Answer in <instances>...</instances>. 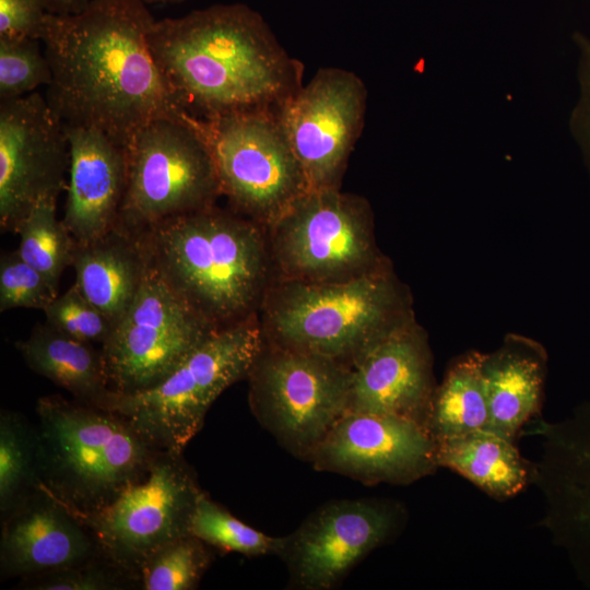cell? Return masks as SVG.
<instances>
[{
	"label": "cell",
	"instance_id": "cell-5",
	"mask_svg": "<svg viewBox=\"0 0 590 590\" xmlns=\"http://www.w3.org/2000/svg\"><path fill=\"white\" fill-rule=\"evenodd\" d=\"M36 414L37 487L75 517L107 507L161 452L107 409L52 394L38 399Z\"/></svg>",
	"mask_w": 590,
	"mask_h": 590
},
{
	"label": "cell",
	"instance_id": "cell-32",
	"mask_svg": "<svg viewBox=\"0 0 590 590\" xmlns=\"http://www.w3.org/2000/svg\"><path fill=\"white\" fill-rule=\"evenodd\" d=\"M57 296L58 287L25 262L17 250L1 256V312L14 308H33L44 311Z\"/></svg>",
	"mask_w": 590,
	"mask_h": 590
},
{
	"label": "cell",
	"instance_id": "cell-13",
	"mask_svg": "<svg viewBox=\"0 0 590 590\" xmlns=\"http://www.w3.org/2000/svg\"><path fill=\"white\" fill-rule=\"evenodd\" d=\"M64 123L38 92L0 101V227L19 233L31 210L67 188Z\"/></svg>",
	"mask_w": 590,
	"mask_h": 590
},
{
	"label": "cell",
	"instance_id": "cell-10",
	"mask_svg": "<svg viewBox=\"0 0 590 590\" xmlns=\"http://www.w3.org/2000/svg\"><path fill=\"white\" fill-rule=\"evenodd\" d=\"M351 371L333 359L263 340L247 376L250 409L287 451L309 460L346 412Z\"/></svg>",
	"mask_w": 590,
	"mask_h": 590
},
{
	"label": "cell",
	"instance_id": "cell-29",
	"mask_svg": "<svg viewBox=\"0 0 590 590\" xmlns=\"http://www.w3.org/2000/svg\"><path fill=\"white\" fill-rule=\"evenodd\" d=\"M209 545L188 534L163 545L142 565L140 589L192 590L210 566Z\"/></svg>",
	"mask_w": 590,
	"mask_h": 590
},
{
	"label": "cell",
	"instance_id": "cell-4",
	"mask_svg": "<svg viewBox=\"0 0 590 590\" xmlns=\"http://www.w3.org/2000/svg\"><path fill=\"white\" fill-rule=\"evenodd\" d=\"M258 318L266 342L350 368L415 319L411 294L391 264L341 282L273 280Z\"/></svg>",
	"mask_w": 590,
	"mask_h": 590
},
{
	"label": "cell",
	"instance_id": "cell-24",
	"mask_svg": "<svg viewBox=\"0 0 590 590\" xmlns=\"http://www.w3.org/2000/svg\"><path fill=\"white\" fill-rule=\"evenodd\" d=\"M436 461L496 498L514 496L529 482V464L514 440L489 429L436 441Z\"/></svg>",
	"mask_w": 590,
	"mask_h": 590
},
{
	"label": "cell",
	"instance_id": "cell-15",
	"mask_svg": "<svg viewBox=\"0 0 590 590\" xmlns=\"http://www.w3.org/2000/svg\"><path fill=\"white\" fill-rule=\"evenodd\" d=\"M399 505L381 499H337L323 504L290 535L279 556L293 587L331 590L401 524Z\"/></svg>",
	"mask_w": 590,
	"mask_h": 590
},
{
	"label": "cell",
	"instance_id": "cell-18",
	"mask_svg": "<svg viewBox=\"0 0 590 590\" xmlns=\"http://www.w3.org/2000/svg\"><path fill=\"white\" fill-rule=\"evenodd\" d=\"M101 554L88 529L40 487L2 519V578H28L85 562Z\"/></svg>",
	"mask_w": 590,
	"mask_h": 590
},
{
	"label": "cell",
	"instance_id": "cell-9",
	"mask_svg": "<svg viewBox=\"0 0 590 590\" xmlns=\"http://www.w3.org/2000/svg\"><path fill=\"white\" fill-rule=\"evenodd\" d=\"M233 211L264 228L310 190L278 110L193 118Z\"/></svg>",
	"mask_w": 590,
	"mask_h": 590
},
{
	"label": "cell",
	"instance_id": "cell-26",
	"mask_svg": "<svg viewBox=\"0 0 590 590\" xmlns=\"http://www.w3.org/2000/svg\"><path fill=\"white\" fill-rule=\"evenodd\" d=\"M36 429L22 415L0 414V511L1 519L14 511L37 487Z\"/></svg>",
	"mask_w": 590,
	"mask_h": 590
},
{
	"label": "cell",
	"instance_id": "cell-19",
	"mask_svg": "<svg viewBox=\"0 0 590 590\" xmlns=\"http://www.w3.org/2000/svg\"><path fill=\"white\" fill-rule=\"evenodd\" d=\"M64 127L71 160L62 222L76 244H86L119 222L127 185L126 148L98 129Z\"/></svg>",
	"mask_w": 590,
	"mask_h": 590
},
{
	"label": "cell",
	"instance_id": "cell-21",
	"mask_svg": "<svg viewBox=\"0 0 590 590\" xmlns=\"http://www.w3.org/2000/svg\"><path fill=\"white\" fill-rule=\"evenodd\" d=\"M149 264L141 233L117 225L93 241L75 243L74 284L114 328L132 304Z\"/></svg>",
	"mask_w": 590,
	"mask_h": 590
},
{
	"label": "cell",
	"instance_id": "cell-27",
	"mask_svg": "<svg viewBox=\"0 0 590 590\" xmlns=\"http://www.w3.org/2000/svg\"><path fill=\"white\" fill-rule=\"evenodd\" d=\"M56 200L37 203L22 222L16 249L21 258L39 271L52 285L72 266L75 240L56 215Z\"/></svg>",
	"mask_w": 590,
	"mask_h": 590
},
{
	"label": "cell",
	"instance_id": "cell-23",
	"mask_svg": "<svg viewBox=\"0 0 590 590\" xmlns=\"http://www.w3.org/2000/svg\"><path fill=\"white\" fill-rule=\"evenodd\" d=\"M26 365L68 391L74 400L99 406L111 390L102 350L48 323L37 324L15 344Z\"/></svg>",
	"mask_w": 590,
	"mask_h": 590
},
{
	"label": "cell",
	"instance_id": "cell-2",
	"mask_svg": "<svg viewBox=\"0 0 590 590\" xmlns=\"http://www.w3.org/2000/svg\"><path fill=\"white\" fill-rule=\"evenodd\" d=\"M149 43L176 105L193 118L278 110L303 85V64L244 3L155 20Z\"/></svg>",
	"mask_w": 590,
	"mask_h": 590
},
{
	"label": "cell",
	"instance_id": "cell-35",
	"mask_svg": "<svg viewBox=\"0 0 590 590\" xmlns=\"http://www.w3.org/2000/svg\"><path fill=\"white\" fill-rule=\"evenodd\" d=\"M48 11L54 14H75L84 10L91 0H45Z\"/></svg>",
	"mask_w": 590,
	"mask_h": 590
},
{
	"label": "cell",
	"instance_id": "cell-31",
	"mask_svg": "<svg viewBox=\"0 0 590 590\" xmlns=\"http://www.w3.org/2000/svg\"><path fill=\"white\" fill-rule=\"evenodd\" d=\"M21 586L31 590H123L140 588V582L98 554L63 569L23 578Z\"/></svg>",
	"mask_w": 590,
	"mask_h": 590
},
{
	"label": "cell",
	"instance_id": "cell-6",
	"mask_svg": "<svg viewBox=\"0 0 590 590\" xmlns=\"http://www.w3.org/2000/svg\"><path fill=\"white\" fill-rule=\"evenodd\" d=\"M262 345L258 316L217 328L162 381L132 393L110 390L99 408L122 416L157 450L182 453L215 400L247 378Z\"/></svg>",
	"mask_w": 590,
	"mask_h": 590
},
{
	"label": "cell",
	"instance_id": "cell-34",
	"mask_svg": "<svg viewBox=\"0 0 590 590\" xmlns=\"http://www.w3.org/2000/svg\"><path fill=\"white\" fill-rule=\"evenodd\" d=\"M48 13L45 0H0V38L40 40Z\"/></svg>",
	"mask_w": 590,
	"mask_h": 590
},
{
	"label": "cell",
	"instance_id": "cell-14",
	"mask_svg": "<svg viewBox=\"0 0 590 590\" xmlns=\"http://www.w3.org/2000/svg\"><path fill=\"white\" fill-rule=\"evenodd\" d=\"M365 102L356 73L326 67L278 109L310 190L340 188L363 128Z\"/></svg>",
	"mask_w": 590,
	"mask_h": 590
},
{
	"label": "cell",
	"instance_id": "cell-1",
	"mask_svg": "<svg viewBox=\"0 0 590 590\" xmlns=\"http://www.w3.org/2000/svg\"><path fill=\"white\" fill-rule=\"evenodd\" d=\"M155 19L140 0H91L48 13L40 37L52 79L46 99L66 126L98 129L126 145L151 120L186 115L153 57Z\"/></svg>",
	"mask_w": 590,
	"mask_h": 590
},
{
	"label": "cell",
	"instance_id": "cell-36",
	"mask_svg": "<svg viewBox=\"0 0 590 590\" xmlns=\"http://www.w3.org/2000/svg\"><path fill=\"white\" fill-rule=\"evenodd\" d=\"M143 3L148 4H176L185 0H140Z\"/></svg>",
	"mask_w": 590,
	"mask_h": 590
},
{
	"label": "cell",
	"instance_id": "cell-16",
	"mask_svg": "<svg viewBox=\"0 0 590 590\" xmlns=\"http://www.w3.org/2000/svg\"><path fill=\"white\" fill-rule=\"evenodd\" d=\"M316 470L363 483L408 484L437 467L436 442L418 424L389 415L346 412L309 460Z\"/></svg>",
	"mask_w": 590,
	"mask_h": 590
},
{
	"label": "cell",
	"instance_id": "cell-20",
	"mask_svg": "<svg viewBox=\"0 0 590 590\" xmlns=\"http://www.w3.org/2000/svg\"><path fill=\"white\" fill-rule=\"evenodd\" d=\"M552 446L554 524L590 581V404L553 430Z\"/></svg>",
	"mask_w": 590,
	"mask_h": 590
},
{
	"label": "cell",
	"instance_id": "cell-7",
	"mask_svg": "<svg viewBox=\"0 0 590 590\" xmlns=\"http://www.w3.org/2000/svg\"><path fill=\"white\" fill-rule=\"evenodd\" d=\"M266 232L274 280L341 282L391 264L367 200L340 188L308 190Z\"/></svg>",
	"mask_w": 590,
	"mask_h": 590
},
{
	"label": "cell",
	"instance_id": "cell-8",
	"mask_svg": "<svg viewBox=\"0 0 590 590\" xmlns=\"http://www.w3.org/2000/svg\"><path fill=\"white\" fill-rule=\"evenodd\" d=\"M125 148L127 185L117 225L142 231L213 206L222 196L211 152L187 114L149 121Z\"/></svg>",
	"mask_w": 590,
	"mask_h": 590
},
{
	"label": "cell",
	"instance_id": "cell-22",
	"mask_svg": "<svg viewBox=\"0 0 590 590\" xmlns=\"http://www.w3.org/2000/svg\"><path fill=\"white\" fill-rule=\"evenodd\" d=\"M489 422L487 429L515 441L521 426L540 409L546 355L536 342L510 335L503 346L481 354Z\"/></svg>",
	"mask_w": 590,
	"mask_h": 590
},
{
	"label": "cell",
	"instance_id": "cell-17",
	"mask_svg": "<svg viewBox=\"0 0 590 590\" xmlns=\"http://www.w3.org/2000/svg\"><path fill=\"white\" fill-rule=\"evenodd\" d=\"M351 370L346 412L400 417L428 432L437 386L427 334L415 319L375 345Z\"/></svg>",
	"mask_w": 590,
	"mask_h": 590
},
{
	"label": "cell",
	"instance_id": "cell-12",
	"mask_svg": "<svg viewBox=\"0 0 590 590\" xmlns=\"http://www.w3.org/2000/svg\"><path fill=\"white\" fill-rule=\"evenodd\" d=\"M215 329L150 262L132 304L101 347L111 390L132 393L155 386Z\"/></svg>",
	"mask_w": 590,
	"mask_h": 590
},
{
	"label": "cell",
	"instance_id": "cell-33",
	"mask_svg": "<svg viewBox=\"0 0 590 590\" xmlns=\"http://www.w3.org/2000/svg\"><path fill=\"white\" fill-rule=\"evenodd\" d=\"M46 323L84 342L103 344L113 327L73 284L44 310Z\"/></svg>",
	"mask_w": 590,
	"mask_h": 590
},
{
	"label": "cell",
	"instance_id": "cell-28",
	"mask_svg": "<svg viewBox=\"0 0 590 590\" xmlns=\"http://www.w3.org/2000/svg\"><path fill=\"white\" fill-rule=\"evenodd\" d=\"M189 534L209 546L248 557L279 555L283 536L275 538L259 531L233 516L202 492L194 506Z\"/></svg>",
	"mask_w": 590,
	"mask_h": 590
},
{
	"label": "cell",
	"instance_id": "cell-3",
	"mask_svg": "<svg viewBox=\"0 0 590 590\" xmlns=\"http://www.w3.org/2000/svg\"><path fill=\"white\" fill-rule=\"evenodd\" d=\"M139 232L150 262L211 326L258 316L274 280L263 226L213 205Z\"/></svg>",
	"mask_w": 590,
	"mask_h": 590
},
{
	"label": "cell",
	"instance_id": "cell-25",
	"mask_svg": "<svg viewBox=\"0 0 590 590\" xmlns=\"http://www.w3.org/2000/svg\"><path fill=\"white\" fill-rule=\"evenodd\" d=\"M481 353L456 359L436 387L428 433L435 442L487 429L489 413L480 367Z\"/></svg>",
	"mask_w": 590,
	"mask_h": 590
},
{
	"label": "cell",
	"instance_id": "cell-30",
	"mask_svg": "<svg viewBox=\"0 0 590 590\" xmlns=\"http://www.w3.org/2000/svg\"><path fill=\"white\" fill-rule=\"evenodd\" d=\"M49 61L38 39L0 38V101L17 98L51 83Z\"/></svg>",
	"mask_w": 590,
	"mask_h": 590
},
{
	"label": "cell",
	"instance_id": "cell-11",
	"mask_svg": "<svg viewBox=\"0 0 590 590\" xmlns=\"http://www.w3.org/2000/svg\"><path fill=\"white\" fill-rule=\"evenodd\" d=\"M202 492L182 453L161 451L144 479L104 509L78 518L101 554L139 579L143 563L154 552L189 534Z\"/></svg>",
	"mask_w": 590,
	"mask_h": 590
}]
</instances>
